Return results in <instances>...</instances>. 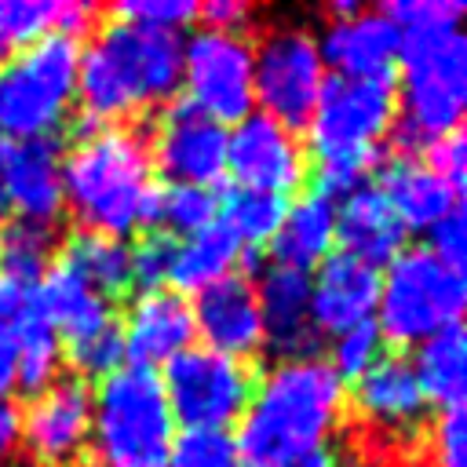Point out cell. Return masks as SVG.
<instances>
[{
    "instance_id": "1f68e13d",
    "label": "cell",
    "mask_w": 467,
    "mask_h": 467,
    "mask_svg": "<svg viewBox=\"0 0 467 467\" xmlns=\"http://www.w3.org/2000/svg\"><path fill=\"white\" fill-rule=\"evenodd\" d=\"M15 347H18L15 387H22L26 394H40L44 387H51L55 372H58V361H62L58 332L33 314L29 321H22L15 328Z\"/></svg>"
},
{
    "instance_id": "8d00e7d4",
    "label": "cell",
    "mask_w": 467,
    "mask_h": 467,
    "mask_svg": "<svg viewBox=\"0 0 467 467\" xmlns=\"http://www.w3.org/2000/svg\"><path fill=\"white\" fill-rule=\"evenodd\" d=\"M113 18L179 33L186 22L197 18V4L193 0H124L113 7Z\"/></svg>"
},
{
    "instance_id": "ee69618b",
    "label": "cell",
    "mask_w": 467,
    "mask_h": 467,
    "mask_svg": "<svg viewBox=\"0 0 467 467\" xmlns=\"http://www.w3.org/2000/svg\"><path fill=\"white\" fill-rule=\"evenodd\" d=\"M18 445H22V405L0 398V463H7Z\"/></svg>"
},
{
    "instance_id": "4316f807",
    "label": "cell",
    "mask_w": 467,
    "mask_h": 467,
    "mask_svg": "<svg viewBox=\"0 0 467 467\" xmlns=\"http://www.w3.org/2000/svg\"><path fill=\"white\" fill-rule=\"evenodd\" d=\"M241 259V241L215 219L212 226L190 234L186 241H175V255L168 266V281L175 285V292H201L208 285H215L219 277L234 274Z\"/></svg>"
},
{
    "instance_id": "6da1fadb",
    "label": "cell",
    "mask_w": 467,
    "mask_h": 467,
    "mask_svg": "<svg viewBox=\"0 0 467 467\" xmlns=\"http://www.w3.org/2000/svg\"><path fill=\"white\" fill-rule=\"evenodd\" d=\"M343 412V379L321 358L274 365L252 390L237 420V456L244 467H336L328 434Z\"/></svg>"
},
{
    "instance_id": "603a6c76",
    "label": "cell",
    "mask_w": 467,
    "mask_h": 467,
    "mask_svg": "<svg viewBox=\"0 0 467 467\" xmlns=\"http://www.w3.org/2000/svg\"><path fill=\"white\" fill-rule=\"evenodd\" d=\"M379 190L390 201L394 215L409 230H431L452 208H460V193L441 182L431 168L416 164L412 157H383L379 161Z\"/></svg>"
},
{
    "instance_id": "5b68a950",
    "label": "cell",
    "mask_w": 467,
    "mask_h": 467,
    "mask_svg": "<svg viewBox=\"0 0 467 467\" xmlns=\"http://www.w3.org/2000/svg\"><path fill=\"white\" fill-rule=\"evenodd\" d=\"M175 420L161 376L146 365L109 372L91 394V452L99 467H168Z\"/></svg>"
},
{
    "instance_id": "44dd1931",
    "label": "cell",
    "mask_w": 467,
    "mask_h": 467,
    "mask_svg": "<svg viewBox=\"0 0 467 467\" xmlns=\"http://www.w3.org/2000/svg\"><path fill=\"white\" fill-rule=\"evenodd\" d=\"M336 241H343L347 255L379 270V263H390L405 248V226L383 190L365 182L336 204Z\"/></svg>"
},
{
    "instance_id": "ab89813d",
    "label": "cell",
    "mask_w": 467,
    "mask_h": 467,
    "mask_svg": "<svg viewBox=\"0 0 467 467\" xmlns=\"http://www.w3.org/2000/svg\"><path fill=\"white\" fill-rule=\"evenodd\" d=\"M431 252L445 263V266H452V270H460L463 274V263H467V223H463V208H452L441 223H434L431 230Z\"/></svg>"
},
{
    "instance_id": "8fae6325",
    "label": "cell",
    "mask_w": 467,
    "mask_h": 467,
    "mask_svg": "<svg viewBox=\"0 0 467 467\" xmlns=\"http://www.w3.org/2000/svg\"><path fill=\"white\" fill-rule=\"evenodd\" d=\"M182 84L186 102L208 113L212 120L237 124L252 113V44L244 33L197 29L182 44Z\"/></svg>"
},
{
    "instance_id": "4fadbf2b",
    "label": "cell",
    "mask_w": 467,
    "mask_h": 467,
    "mask_svg": "<svg viewBox=\"0 0 467 467\" xmlns=\"http://www.w3.org/2000/svg\"><path fill=\"white\" fill-rule=\"evenodd\" d=\"M226 171L234 186L288 193L306 179V153L285 124L266 113H248L226 131Z\"/></svg>"
},
{
    "instance_id": "277c9868",
    "label": "cell",
    "mask_w": 467,
    "mask_h": 467,
    "mask_svg": "<svg viewBox=\"0 0 467 467\" xmlns=\"http://www.w3.org/2000/svg\"><path fill=\"white\" fill-rule=\"evenodd\" d=\"M460 18L463 15H445L398 29L401 117H394L390 135L401 157L460 128L467 102V40Z\"/></svg>"
},
{
    "instance_id": "52a82bcc",
    "label": "cell",
    "mask_w": 467,
    "mask_h": 467,
    "mask_svg": "<svg viewBox=\"0 0 467 467\" xmlns=\"http://www.w3.org/2000/svg\"><path fill=\"white\" fill-rule=\"evenodd\" d=\"M467 299L463 274L445 266L427 244L401 248L379 274L376 328L394 347H420L434 332L460 321Z\"/></svg>"
},
{
    "instance_id": "b9f144b4",
    "label": "cell",
    "mask_w": 467,
    "mask_h": 467,
    "mask_svg": "<svg viewBox=\"0 0 467 467\" xmlns=\"http://www.w3.org/2000/svg\"><path fill=\"white\" fill-rule=\"evenodd\" d=\"M29 317H33V285L0 277V328L15 332Z\"/></svg>"
},
{
    "instance_id": "f6af8a7d",
    "label": "cell",
    "mask_w": 467,
    "mask_h": 467,
    "mask_svg": "<svg viewBox=\"0 0 467 467\" xmlns=\"http://www.w3.org/2000/svg\"><path fill=\"white\" fill-rule=\"evenodd\" d=\"M15 372H18V347H15V332L0 328V398H7V390L15 387Z\"/></svg>"
},
{
    "instance_id": "3957f363",
    "label": "cell",
    "mask_w": 467,
    "mask_h": 467,
    "mask_svg": "<svg viewBox=\"0 0 467 467\" xmlns=\"http://www.w3.org/2000/svg\"><path fill=\"white\" fill-rule=\"evenodd\" d=\"M62 204L95 234L124 237L153 226L157 182L150 146L139 131L99 128L62 157Z\"/></svg>"
},
{
    "instance_id": "f35d334b",
    "label": "cell",
    "mask_w": 467,
    "mask_h": 467,
    "mask_svg": "<svg viewBox=\"0 0 467 467\" xmlns=\"http://www.w3.org/2000/svg\"><path fill=\"white\" fill-rule=\"evenodd\" d=\"M427 164L441 182H449L456 193H463V175H467V139L463 131H449V135H438L434 142H427Z\"/></svg>"
},
{
    "instance_id": "60d3db41",
    "label": "cell",
    "mask_w": 467,
    "mask_h": 467,
    "mask_svg": "<svg viewBox=\"0 0 467 467\" xmlns=\"http://www.w3.org/2000/svg\"><path fill=\"white\" fill-rule=\"evenodd\" d=\"M398 29L416 26V22H431V18H445V15H463L460 0H394L387 7H379Z\"/></svg>"
},
{
    "instance_id": "d6a6232c",
    "label": "cell",
    "mask_w": 467,
    "mask_h": 467,
    "mask_svg": "<svg viewBox=\"0 0 467 467\" xmlns=\"http://www.w3.org/2000/svg\"><path fill=\"white\" fill-rule=\"evenodd\" d=\"M62 354L73 361V368H77L80 379L84 376L88 379L91 376L95 379H106L109 372H117L120 361H124V328H120L117 314H109L106 321H99V325L69 336Z\"/></svg>"
},
{
    "instance_id": "4dcf8cb0",
    "label": "cell",
    "mask_w": 467,
    "mask_h": 467,
    "mask_svg": "<svg viewBox=\"0 0 467 467\" xmlns=\"http://www.w3.org/2000/svg\"><path fill=\"white\" fill-rule=\"evenodd\" d=\"M219 215V197L212 186H190V182H168L157 186V212H153V226L150 230H164V234H197L204 226H212Z\"/></svg>"
},
{
    "instance_id": "ba28073f",
    "label": "cell",
    "mask_w": 467,
    "mask_h": 467,
    "mask_svg": "<svg viewBox=\"0 0 467 467\" xmlns=\"http://www.w3.org/2000/svg\"><path fill=\"white\" fill-rule=\"evenodd\" d=\"M161 390L168 398L171 420L186 431H226L244 416L255 390V372L241 358L208 347H186L164 361Z\"/></svg>"
},
{
    "instance_id": "7c38bea8",
    "label": "cell",
    "mask_w": 467,
    "mask_h": 467,
    "mask_svg": "<svg viewBox=\"0 0 467 467\" xmlns=\"http://www.w3.org/2000/svg\"><path fill=\"white\" fill-rule=\"evenodd\" d=\"M22 441L40 467H73L91 441V387L62 376L44 387L22 412Z\"/></svg>"
},
{
    "instance_id": "5bb4252c",
    "label": "cell",
    "mask_w": 467,
    "mask_h": 467,
    "mask_svg": "<svg viewBox=\"0 0 467 467\" xmlns=\"http://www.w3.org/2000/svg\"><path fill=\"white\" fill-rule=\"evenodd\" d=\"M153 153L171 182L212 186L226 175V128L190 102H171L157 120Z\"/></svg>"
},
{
    "instance_id": "ac0fdd59",
    "label": "cell",
    "mask_w": 467,
    "mask_h": 467,
    "mask_svg": "<svg viewBox=\"0 0 467 467\" xmlns=\"http://www.w3.org/2000/svg\"><path fill=\"white\" fill-rule=\"evenodd\" d=\"M401 33L398 26L372 7H358L347 18H328V29L317 40L325 69L332 66L336 77H361L379 80L390 77V66L398 62Z\"/></svg>"
},
{
    "instance_id": "ffe728a7",
    "label": "cell",
    "mask_w": 467,
    "mask_h": 467,
    "mask_svg": "<svg viewBox=\"0 0 467 467\" xmlns=\"http://www.w3.org/2000/svg\"><path fill=\"white\" fill-rule=\"evenodd\" d=\"M120 328H124V358H131V365L153 368L157 361H171L179 350L190 347L193 314L186 296H179L175 288H146L135 296Z\"/></svg>"
},
{
    "instance_id": "f1b7e54d",
    "label": "cell",
    "mask_w": 467,
    "mask_h": 467,
    "mask_svg": "<svg viewBox=\"0 0 467 467\" xmlns=\"http://www.w3.org/2000/svg\"><path fill=\"white\" fill-rule=\"evenodd\" d=\"M285 208H288V197H281V193L252 190V186H230L219 201V212H223L219 223L241 241V248L248 244L255 252L263 241H274V234L285 219Z\"/></svg>"
},
{
    "instance_id": "7dc6e473",
    "label": "cell",
    "mask_w": 467,
    "mask_h": 467,
    "mask_svg": "<svg viewBox=\"0 0 467 467\" xmlns=\"http://www.w3.org/2000/svg\"><path fill=\"white\" fill-rule=\"evenodd\" d=\"M0 223H7V193H4V182H0Z\"/></svg>"
},
{
    "instance_id": "8992f818",
    "label": "cell",
    "mask_w": 467,
    "mask_h": 467,
    "mask_svg": "<svg viewBox=\"0 0 467 467\" xmlns=\"http://www.w3.org/2000/svg\"><path fill=\"white\" fill-rule=\"evenodd\" d=\"M77 36L47 33L0 62V139H51L77 99Z\"/></svg>"
},
{
    "instance_id": "7a4b0ae2",
    "label": "cell",
    "mask_w": 467,
    "mask_h": 467,
    "mask_svg": "<svg viewBox=\"0 0 467 467\" xmlns=\"http://www.w3.org/2000/svg\"><path fill=\"white\" fill-rule=\"evenodd\" d=\"M182 84V36L109 18L77 55V99L84 117L106 124L168 102Z\"/></svg>"
},
{
    "instance_id": "bcb514c9",
    "label": "cell",
    "mask_w": 467,
    "mask_h": 467,
    "mask_svg": "<svg viewBox=\"0 0 467 467\" xmlns=\"http://www.w3.org/2000/svg\"><path fill=\"white\" fill-rule=\"evenodd\" d=\"M336 467H390V460L376 445V449H358L350 456H336Z\"/></svg>"
},
{
    "instance_id": "836d02e7",
    "label": "cell",
    "mask_w": 467,
    "mask_h": 467,
    "mask_svg": "<svg viewBox=\"0 0 467 467\" xmlns=\"http://www.w3.org/2000/svg\"><path fill=\"white\" fill-rule=\"evenodd\" d=\"M383 358V336L376 328V321H365V325H354L347 332L336 336L332 343V372L343 379V383H354L368 365H376Z\"/></svg>"
},
{
    "instance_id": "484cf974",
    "label": "cell",
    "mask_w": 467,
    "mask_h": 467,
    "mask_svg": "<svg viewBox=\"0 0 467 467\" xmlns=\"http://www.w3.org/2000/svg\"><path fill=\"white\" fill-rule=\"evenodd\" d=\"M58 263H66L106 303L120 299L131 288V248L124 244V237H109V234H95V230H77L66 241Z\"/></svg>"
},
{
    "instance_id": "e575fe53",
    "label": "cell",
    "mask_w": 467,
    "mask_h": 467,
    "mask_svg": "<svg viewBox=\"0 0 467 467\" xmlns=\"http://www.w3.org/2000/svg\"><path fill=\"white\" fill-rule=\"evenodd\" d=\"M168 467H244L226 431H186L171 445Z\"/></svg>"
},
{
    "instance_id": "30bf717a",
    "label": "cell",
    "mask_w": 467,
    "mask_h": 467,
    "mask_svg": "<svg viewBox=\"0 0 467 467\" xmlns=\"http://www.w3.org/2000/svg\"><path fill=\"white\" fill-rule=\"evenodd\" d=\"M398 99L390 77H332L321 88V99L306 120L314 157L328 153H365L379 150V139L394 128Z\"/></svg>"
},
{
    "instance_id": "83f0119b",
    "label": "cell",
    "mask_w": 467,
    "mask_h": 467,
    "mask_svg": "<svg viewBox=\"0 0 467 467\" xmlns=\"http://www.w3.org/2000/svg\"><path fill=\"white\" fill-rule=\"evenodd\" d=\"M463 354H467V343H463V325L460 321L434 332L431 339H423L416 347V361H412L416 383H420L423 398L434 401L438 409L463 405V387H467Z\"/></svg>"
},
{
    "instance_id": "7402d4cb",
    "label": "cell",
    "mask_w": 467,
    "mask_h": 467,
    "mask_svg": "<svg viewBox=\"0 0 467 467\" xmlns=\"http://www.w3.org/2000/svg\"><path fill=\"white\" fill-rule=\"evenodd\" d=\"M423 390L416 383L412 361L401 354H383L354 379V409L383 431H409L423 416Z\"/></svg>"
},
{
    "instance_id": "cb8c5ba5",
    "label": "cell",
    "mask_w": 467,
    "mask_h": 467,
    "mask_svg": "<svg viewBox=\"0 0 467 467\" xmlns=\"http://www.w3.org/2000/svg\"><path fill=\"white\" fill-rule=\"evenodd\" d=\"M332 241H336V201L325 197L321 190H310L285 208V219L274 234V255L285 266L306 270L328 255Z\"/></svg>"
},
{
    "instance_id": "74e56055",
    "label": "cell",
    "mask_w": 467,
    "mask_h": 467,
    "mask_svg": "<svg viewBox=\"0 0 467 467\" xmlns=\"http://www.w3.org/2000/svg\"><path fill=\"white\" fill-rule=\"evenodd\" d=\"M431 463L434 467H467V423L463 405L438 409L431 427Z\"/></svg>"
},
{
    "instance_id": "9a60e30c",
    "label": "cell",
    "mask_w": 467,
    "mask_h": 467,
    "mask_svg": "<svg viewBox=\"0 0 467 467\" xmlns=\"http://www.w3.org/2000/svg\"><path fill=\"white\" fill-rule=\"evenodd\" d=\"M193 332L204 336L208 350L230 358H252L263 347V321L255 303V285L244 274H226L215 285L201 288L190 303Z\"/></svg>"
},
{
    "instance_id": "f546056e",
    "label": "cell",
    "mask_w": 467,
    "mask_h": 467,
    "mask_svg": "<svg viewBox=\"0 0 467 467\" xmlns=\"http://www.w3.org/2000/svg\"><path fill=\"white\" fill-rule=\"evenodd\" d=\"M51 248H55V230L47 223H33V219L0 223V277L36 285L51 266Z\"/></svg>"
},
{
    "instance_id": "2e32d148",
    "label": "cell",
    "mask_w": 467,
    "mask_h": 467,
    "mask_svg": "<svg viewBox=\"0 0 467 467\" xmlns=\"http://www.w3.org/2000/svg\"><path fill=\"white\" fill-rule=\"evenodd\" d=\"M0 182L18 219L55 223L62 212V150L55 139L0 142Z\"/></svg>"
},
{
    "instance_id": "e0dca14e",
    "label": "cell",
    "mask_w": 467,
    "mask_h": 467,
    "mask_svg": "<svg viewBox=\"0 0 467 467\" xmlns=\"http://www.w3.org/2000/svg\"><path fill=\"white\" fill-rule=\"evenodd\" d=\"M379 299V270L336 252L325 255L317 274L310 277V325L314 332L339 336L354 325L372 321Z\"/></svg>"
},
{
    "instance_id": "d4e9b609",
    "label": "cell",
    "mask_w": 467,
    "mask_h": 467,
    "mask_svg": "<svg viewBox=\"0 0 467 467\" xmlns=\"http://www.w3.org/2000/svg\"><path fill=\"white\" fill-rule=\"evenodd\" d=\"M33 314L69 339V336H77V332H84V328L106 321L113 310H109V303H106L99 292H91L66 263L55 259V263L44 270V277L33 285Z\"/></svg>"
},
{
    "instance_id": "d6986e66",
    "label": "cell",
    "mask_w": 467,
    "mask_h": 467,
    "mask_svg": "<svg viewBox=\"0 0 467 467\" xmlns=\"http://www.w3.org/2000/svg\"><path fill=\"white\" fill-rule=\"evenodd\" d=\"M255 303L263 321V343L274 354H285V361L310 358L317 339L310 325V274L285 263L266 266L255 288Z\"/></svg>"
},
{
    "instance_id": "7bdbcfd3",
    "label": "cell",
    "mask_w": 467,
    "mask_h": 467,
    "mask_svg": "<svg viewBox=\"0 0 467 467\" xmlns=\"http://www.w3.org/2000/svg\"><path fill=\"white\" fill-rule=\"evenodd\" d=\"M248 15H252V7L244 0H208V4H197V18H204V29L241 33Z\"/></svg>"
},
{
    "instance_id": "d590c367",
    "label": "cell",
    "mask_w": 467,
    "mask_h": 467,
    "mask_svg": "<svg viewBox=\"0 0 467 467\" xmlns=\"http://www.w3.org/2000/svg\"><path fill=\"white\" fill-rule=\"evenodd\" d=\"M171 255H175V237L164 230H146L131 248V285H142V292L161 288V281H168Z\"/></svg>"
},
{
    "instance_id": "9c48e42d",
    "label": "cell",
    "mask_w": 467,
    "mask_h": 467,
    "mask_svg": "<svg viewBox=\"0 0 467 467\" xmlns=\"http://www.w3.org/2000/svg\"><path fill=\"white\" fill-rule=\"evenodd\" d=\"M328 73L317 51V36L299 26L270 29L252 47V95L259 113L274 117L288 131L303 128L321 99Z\"/></svg>"
}]
</instances>
